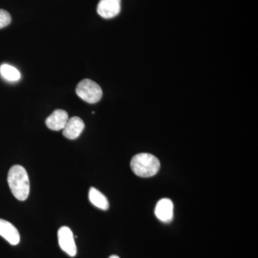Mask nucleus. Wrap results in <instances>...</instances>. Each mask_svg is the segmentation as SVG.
I'll return each instance as SVG.
<instances>
[{
	"instance_id": "0eeeda50",
	"label": "nucleus",
	"mask_w": 258,
	"mask_h": 258,
	"mask_svg": "<svg viewBox=\"0 0 258 258\" xmlns=\"http://www.w3.org/2000/svg\"><path fill=\"white\" fill-rule=\"evenodd\" d=\"M84 128L85 123L81 118L77 116L72 117L68 120L62 129V134L66 138L74 140L79 138Z\"/></svg>"
},
{
	"instance_id": "f257e3e1",
	"label": "nucleus",
	"mask_w": 258,
	"mask_h": 258,
	"mask_svg": "<svg viewBox=\"0 0 258 258\" xmlns=\"http://www.w3.org/2000/svg\"><path fill=\"white\" fill-rule=\"evenodd\" d=\"M8 184L15 198L25 201L30 194V179L23 166L15 165L10 168L8 176Z\"/></svg>"
},
{
	"instance_id": "9b49d317",
	"label": "nucleus",
	"mask_w": 258,
	"mask_h": 258,
	"mask_svg": "<svg viewBox=\"0 0 258 258\" xmlns=\"http://www.w3.org/2000/svg\"><path fill=\"white\" fill-rule=\"evenodd\" d=\"M0 75L9 82H16L21 78L20 71L16 68L8 64H3L0 66Z\"/></svg>"
},
{
	"instance_id": "6e6552de",
	"label": "nucleus",
	"mask_w": 258,
	"mask_h": 258,
	"mask_svg": "<svg viewBox=\"0 0 258 258\" xmlns=\"http://www.w3.org/2000/svg\"><path fill=\"white\" fill-rule=\"evenodd\" d=\"M0 235L12 245L20 243V235L18 230L13 224L0 219Z\"/></svg>"
},
{
	"instance_id": "f8f14e48",
	"label": "nucleus",
	"mask_w": 258,
	"mask_h": 258,
	"mask_svg": "<svg viewBox=\"0 0 258 258\" xmlns=\"http://www.w3.org/2000/svg\"><path fill=\"white\" fill-rule=\"evenodd\" d=\"M12 21L11 15L6 10L0 9V29L9 25Z\"/></svg>"
},
{
	"instance_id": "20e7f679",
	"label": "nucleus",
	"mask_w": 258,
	"mask_h": 258,
	"mask_svg": "<svg viewBox=\"0 0 258 258\" xmlns=\"http://www.w3.org/2000/svg\"><path fill=\"white\" fill-rule=\"evenodd\" d=\"M57 237L60 248L71 257H75L77 254V247L71 229L66 226L60 227L57 232Z\"/></svg>"
},
{
	"instance_id": "f03ea898",
	"label": "nucleus",
	"mask_w": 258,
	"mask_h": 258,
	"mask_svg": "<svg viewBox=\"0 0 258 258\" xmlns=\"http://www.w3.org/2000/svg\"><path fill=\"white\" fill-rule=\"evenodd\" d=\"M131 168L136 175L140 177H151L159 172L160 161L152 154L142 153L132 158Z\"/></svg>"
},
{
	"instance_id": "39448f33",
	"label": "nucleus",
	"mask_w": 258,
	"mask_h": 258,
	"mask_svg": "<svg viewBox=\"0 0 258 258\" xmlns=\"http://www.w3.org/2000/svg\"><path fill=\"white\" fill-rule=\"evenodd\" d=\"M121 0H101L97 7V13L105 19L114 18L121 9Z\"/></svg>"
},
{
	"instance_id": "423d86ee",
	"label": "nucleus",
	"mask_w": 258,
	"mask_h": 258,
	"mask_svg": "<svg viewBox=\"0 0 258 258\" xmlns=\"http://www.w3.org/2000/svg\"><path fill=\"white\" fill-rule=\"evenodd\" d=\"M154 212L158 220L164 223H169L174 217V204L169 199H161L156 205Z\"/></svg>"
},
{
	"instance_id": "1a4fd4ad",
	"label": "nucleus",
	"mask_w": 258,
	"mask_h": 258,
	"mask_svg": "<svg viewBox=\"0 0 258 258\" xmlns=\"http://www.w3.org/2000/svg\"><path fill=\"white\" fill-rule=\"evenodd\" d=\"M69 119L67 112L64 110L57 109L47 117L45 123L47 128L50 130L60 131L64 128Z\"/></svg>"
},
{
	"instance_id": "9d476101",
	"label": "nucleus",
	"mask_w": 258,
	"mask_h": 258,
	"mask_svg": "<svg viewBox=\"0 0 258 258\" xmlns=\"http://www.w3.org/2000/svg\"><path fill=\"white\" fill-rule=\"evenodd\" d=\"M88 198L92 205L102 210H107L109 208V203L106 197L99 190L91 187L88 193Z\"/></svg>"
},
{
	"instance_id": "ddd939ff",
	"label": "nucleus",
	"mask_w": 258,
	"mask_h": 258,
	"mask_svg": "<svg viewBox=\"0 0 258 258\" xmlns=\"http://www.w3.org/2000/svg\"><path fill=\"white\" fill-rule=\"evenodd\" d=\"M108 258H120V257L117 255H111V257H109Z\"/></svg>"
},
{
	"instance_id": "7ed1b4c3",
	"label": "nucleus",
	"mask_w": 258,
	"mask_h": 258,
	"mask_svg": "<svg viewBox=\"0 0 258 258\" xmlns=\"http://www.w3.org/2000/svg\"><path fill=\"white\" fill-rule=\"evenodd\" d=\"M76 94L88 103H96L101 99L103 91L101 86L91 79H84L78 84Z\"/></svg>"
}]
</instances>
